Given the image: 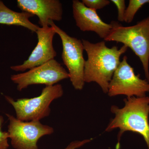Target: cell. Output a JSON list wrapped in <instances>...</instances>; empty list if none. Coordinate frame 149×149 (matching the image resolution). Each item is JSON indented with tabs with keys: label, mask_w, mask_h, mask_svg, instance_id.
I'll list each match as a JSON object with an SVG mask.
<instances>
[{
	"label": "cell",
	"mask_w": 149,
	"mask_h": 149,
	"mask_svg": "<svg viewBox=\"0 0 149 149\" xmlns=\"http://www.w3.org/2000/svg\"><path fill=\"white\" fill-rule=\"evenodd\" d=\"M84 50L88 55L84 68L85 83L95 82L104 93H108L109 85L120 63V57L128 48L123 45L109 48L104 41L92 43L82 40Z\"/></svg>",
	"instance_id": "6da1fadb"
},
{
	"label": "cell",
	"mask_w": 149,
	"mask_h": 149,
	"mask_svg": "<svg viewBox=\"0 0 149 149\" xmlns=\"http://www.w3.org/2000/svg\"><path fill=\"white\" fill-rule=\"evenodd\" d=\"M124 102L125 106L122 108L112 106L111 111L115 117L106 131L118 128V139L125 131L139 133L143 136L149 149V97H130Z\"/></svg>",
	"instance_id": "7a4b0ae2"
},
{
	"label": "cell",
	"mask_w": 149,
	"mask_h": 149,
	"mask_svg": "<svg viewBox=\"0 0 149 149\" xmlns=\"http://www.w3.org/2000/svg\"><path fill=\"white\" fill-rule=\"evenodd\" d=\"M111 24V31L104 40L121 43L130 48L140 59L149 82V15L133 26L125 27L115 21Z\"/></svg>",
	"instance_id": "3957f363"
},
{
	"label": "cell",
	"mask_w": 149,
	"mask_h": 149,
	"mask_svg": "<svg viewBox=\"0 0 149 149\" xmlns=\"http://www.w3.org/2000/svg\"><path fill=\"white\" fill-rule=\"evenodd\" d=\"M63 89L60 84L46 86L41 95L31 98H20L16 100L5 95L6 101L12 106L17 118L24 121L39 120L50 115V106L54 100L61 97Z\"/></svg>",
	"instance_id": "277c9868"
},
{
	"label": "cell",
	"mask_w": 149,
	"mask_h": 149,
	"mask_svg": "<svg viewBox=\"0 0 149 149\" xmlns=\"http://www.w3.org/2000/svg\"><path fill=\"white\" fill-rule=\"evenodd\" d=\"M49 25L54 29L61 40L63 50L62 59L67 68L69 78L76 90H82L85 85L84 68L85 60L83 56L84 48L82 41L69 36L53 21Z\"/></svg>",
	"instance_id": "5b68a950"
},
{
	"label": "cell",
	"mask_w": 149,
	"mask_h": 149,
	"mask_svg": "<svg viewBox=\"0 0 149 149\" xmlns=\"http://www.w3.org/2000/svg\"><path fill=\"white\" fill-rule=\"evenodd\" d=\"M9 138L15 149H39L37 142L42 137L54 132L53 127L42 124L39 120L22 121L9 113Z\"/></svg>",
	"instance_id": "8992f818"
},
{
	"label": "cell",
	"mask_w": 149,
	"mask_h": 149,
	"mask_svg": "<svg viewBox=\"0 0 149 149\" xmlns=\"http://www.w3.org/2000/svg\"><path fill=\"white\" fill-rule=\"evenodd\" d=\"M127 60L124 56L112 77L108 91L110 97L124 95L127 97H143L149 93V82L135 74Z\"/></svg>",
	"instance_id": "52a82bcc"
},
{
	"label": "cell",
	"mask_w": 149,
	"mask_h": 149,
	"mask_svg": "<svg viewBox=\"0 0 149 149\" xmlns=\"http://www.w3.org/2000/svg\"><path fill=\"white\" fill-rule=\"evenodd\" d=\"M10 78L16 84L17 90L21 91L32 85L52 86L69 78V75L61 64L54 59L27 72L12 75Z\"/></svg>",
	"instance_id": "ba28073f"
},
{
	"label": "cell",
	"mask_w": 149,
	"mask_h": 149,
	"mask_svg": "<svg viewBox=\"0 0 149 149\" xmlns=\"http://www.w3.org/2000/svg\"><path fill=\"white\" fill-rule=\"evenodd\" d=\"M38 42L27 60L22 64L11 66L17 72H24L28 69L40 66L54 59L57 55L54 49L53 39L56 34L54 29L49 26L47 28L40 27L36 32Z\"/></svg>",
	"instance_id": "9c48e42d"
},
{
	"label": "cell",
	"mask_w": 149,
	"mask_h": 149,
	"mask_svg": "<svg viewBox=\"0 0 149 149\" xmlns=\"http://www.w3.org/2000/svg\"><path fill=\"white\" fill-rule=\"evenodd\" d=\"M72 13L76 26L83 32H93L104 40L109 35L111 24L104 22L97 11L87 7L82 2L73 0Z\"/></svg>",
	"instance_id": "30bf717a"
},
{
	"label": "cell",
	"mask_w": 149,
	"mask_h": 149,
	"mask_svg": "<svg viewBox=\"0 0 149 149\" xmlns=\"http://www.w3.org/2000/svg\"><path fill=\"white\" fill-rule=\"evenodd\" d=\"M17 7L22 11L36 15L42 27H49L50 21L62 19L63 8L59 0H17Z\"/></svg>",
	"instance_id": "8fae6325"
},
{
	"label": "cell",
	"mask_w": 149,
	"mask_h": 149,
	"mask_svg": "<svg viewBox=\"0 0 149 149\" xmlns=\"http://www.w3.org/2000/svg\"><path fill=\"white\" fill-rule=\"evenodd\" d=\"M33 16L26 12H17L11 10L0 1V24L21 26L36 33L40 27L29 20Z\"/></svg>",
	"instance_id": "7c38bea8"
},
{
	"label": "cell",
	"mask_w": 149,
	"mask_h": 149,
	"mask_svg": "<svg viewBox=\"0 0 149 149\" xmlns=\"http://www.w3.org/2000/svg\"><path fill=\"white\" fill-rule=\"evenodd\" d=\"M146 4H149V0H130L125 10L124 22L131 23L137 12Z\"/></svg>",
	"instance_id": "4fadbf2b"
},
{
	"label": "cell",
	"mask_w": 149,
	"mask_h": 149,
	"mask_svg": "<svg viewBox=\"0 0 149 149\" xmlns=\"http://www.w3.org/2000/svg\"><path fill=\"white\" fill-rule=\"evenodd\" d=\"M82 2L87 7L96 11L103 8L111 2L109 0H83Z\"/></svg>",
	"instance_id": "5bb4252c"
},
{
	"label": "cell",
	"mask_w": 149,
	"mask_h": 149,
	"mask_svg": "<svg viewBox=\"0 0 149 149\" xmlns=\"http://www.w3.org/2000/svg\"><path fill=\"white\" fill-rule=\"evenodd\" d=\"M4 122L3 118L0 116V149H8L9 134L7 131H3L2 127Z\"/></svg>",
	"instance_id": "9a60e30c"
},
{
	"label": "cell",
	"mask_w": 149,
	"mask_h": 149,
	"mask_svg": "<svg viewBox=\"0 0 149 149\" xmlns=\"http://www.w3.org/2000/svg\"><path fill=\"white\" fill-rule=\"evenodd\" d=\"M117 8L118 10V20L119 22H124V15L126 10L125 1L124 0H111Z\"/></svg>",
	"instance_id": "2e32d148"
},
{
	"label": "cell",
	"mask_w": 149,
	"mask_h": 149,
	"mask_svg": "<svg viewBox=\"0 0 149 149\" xmlns=\"http://www.w3.org/2000/svg\"><path fill=\"white\" fill-rule=\"evenodd\" d=\"M92 139H85L82 141H74L70 143L65 149H77L83 146L92 141Z\"/></svg>",
	"instance_id": "e0dca14e"
}]
</instances>
